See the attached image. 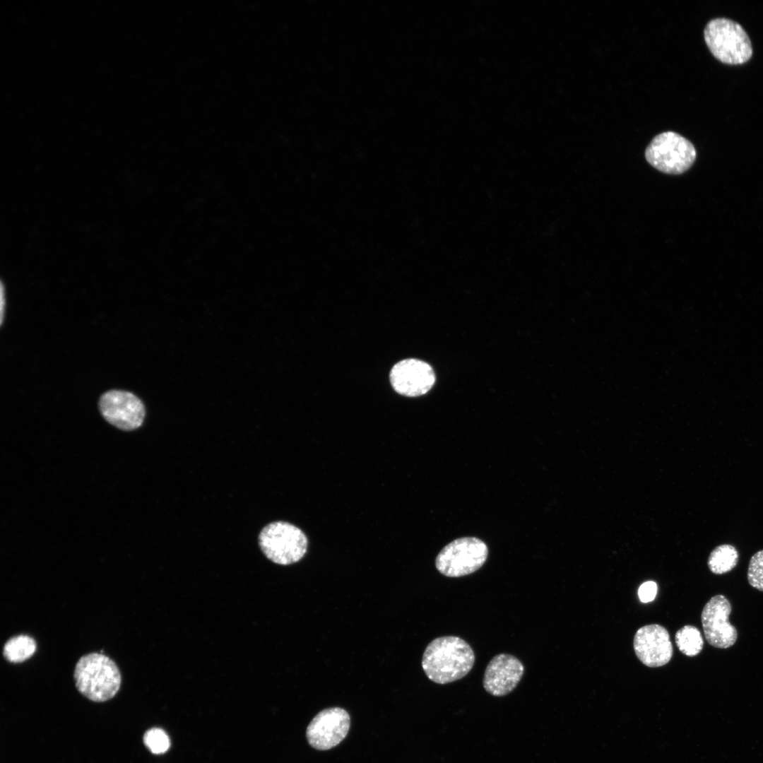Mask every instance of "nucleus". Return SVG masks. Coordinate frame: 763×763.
Instances as JSON below:
<instances>
[{"mask_svg":"<svg viewBox=\"0 0 763 763\" xmlns=\"http://www.w3.org/2000/svg\"><path fill=\"white\" fill-rule=\"evenodd\" d=\"M475 654L463 639L444 636L434 639L426 647L422 667L427 677L437 684H447L466 676L472 669Z\"/></svg>","mask_w":763,"mask_h":763,"instance_id":"obj_1","label":"nucleus"},{"mask_svg":"<svg viewBox=\"0 0 763 763\" xmlns=\"http://www.w3.org/2000/svg\"><path fill=\"white\" fill-rule=\"evenodd\" d=\"M73 679L78 691L97 702L113 698L118 692L122 675L117 663L109 656L97 652L82 656L77 661Z\"/></svg>","mask_w":763,"mask_h":763,"instance_id":"obj_2","label":"nucleus"},{"mask_svg":"<svg viewBox=\"0 0 763 763\" xmlns=\"http://www.w3.org/2000/svg\"><path fill=\"white\" fill-rule=\"evenodd\" d=\"M706 44L711 54L722 63L742 64L752 55V44L743 27L731 19L718 18L710 20L704 31Z\"/></svg>","mask_w":763,"mask_h":763,"instance_id":"obj_3","label":"nucleus"},{"mask_svg":"<svg viewBox=\"0 0 763 763\" xmlns=\"http://www.w3.org/2000/svg\"><path fill=\"white\" fill-rule=\"evenodd\" d=\"M259 544L268 560L278 564L288 565L304 556L308 540L303 531L293 524L275 521L261 530Z\"/></svg>","mask_w":763,"mask_h":763,"instance_id":"obj_4","label":"nucleus"},{"mask_svg":"<svg viewBox=\"0 0 763 763\" xmlns=\"http://www.w3.org/2000/svg\"><path fill=\"white\" fill-rule=\"evenodd\" d=\"M696 156L693 144L673 131L656 136L645 150L647 162L658 171L669 175L686 172L694 163Z\"/></svg>","mask_w":763,"mask_h":763,"instance_id":"obj_5","label":"nucleus"},{"mask_svg":"<svg viewBox=\"0 0 763 763\" xmlns=\"http://www.w3.org/2000/svg\"><path fill=\"white\" fill-rule=\"evenodd\" d=\"M487 545L475 537L456 539L444 546L436 557L437 569L448 577L472 574L486 562Z\"/></svg>","mask_w":763,"mask_h":763,"instance_id":"obj_6","label":"nucleus"},{"mask_svg":"<svg viewBox=\"0 0 763 763\" xmlns=\"http://www.w3.org/2000/svg\"><path fill=\"white\" fill-rule=\"evenodd\" d=\"M99 410L103 418L117 428L125 431L138 428L145 418L142 401L134 394L110 390L100 398Z\"/></svg>","mask_w":763,"mask_h":763,"instance_id":"obj_7","label":"nucleus"},{"mask_svg":"<svg viewBox=\"0 0 763 763\" xmlns=\"http://www.w3.org/2000/svg\"><path fill=\"white\" fill-rule=\"evenodd\" d=\"M350 726L348 713L340 707H331L319 712L306 731L309 744L318 750H329L338 745L347 735Z\"/></svg>","mask_w":763,"mask_h":763,"instance_id":"obj_8","label":"nucleus"},{"mask_svg":"<svg viewBox=\"0 0 763 763\" xmlns=\"http://www.w3.org/2000/svg\"><path fill=\"white\" fill-rule=\"evenodd\" d=\"M731 605L723 595H716L706 603L701 615L707 642L718 649L732 646L738 638L736 628L729 622Z\"/></svg>","mask_w":763,"mask_h":763,"instance_id":"obj_9","label":"nucleus"},{"mask_svg":"<svg viewBox=\"0 0 763 763\" xmlns=\"http://www.w3.org/2000/svg\"><path fill=\"white\" fill-rule=\"evenodd\" d=\"M390 382L399 394L414 397L427 394L435 382V374L427 362L414 358L403 360L394 365Z\"/></svg>","mask_w":763,"mask_h":763,"instance_id":"obj_10","label":"nucleus"},{"mask_svg":"<svg viewBox=\"0 0 763 763\" xmlns=\"http://www.w3.org/2000/svg\"><path fill=\"white\" fill-rule=\"evenodd\" d=\"M633 646L638 659L648 667L663 666L673 656L670 634L664 627L658 624L640 627L634 637Z\"/></svg>","mask_w":763,"mask_h":763,"instance_id":"obj_11","label":"nucleus"},{"mask_svg":"<svg viewBox=\"0 0 763 763\" xmlns=\"http://www.w3.org/2000/svg\"><path fill=\"white\" fill-rule=\"evenodd\" d=\"M524 672V665L516 656L507 653L498 654L486 667L483 680V687L492 696H505L516 687Z\"/></svg>","mask_w":763,"mask_h":763,"instance_id":"obj_12","label":"nucleus"},{"mask_svg":"<svg viewBox=\"0 0 763 763\" xmlns=\"http://www.w3.org/2000/svg\"><path fill=\"white\" fill-rule=\"evenodd\" d=\"M37 643L32 637L18 634L8 639L3 648L4 658L13 663H22L36 651Z\"/></svg>","mask_w":763,"mask_h":763,"instance_id":"obj_13","label":"nucleus"},{"mask_svg":"<svg viewBox=\"0 0 763 763\" xmlns=\"http://www.w3.org/2000/svg\"><path fill=\"white\" fill-rule=\"evenodd\" d=\"M739 554L737 549L730 544H722L716 547L708 558V567L716 574H722L731 571L738 564Z\"/></svg>","mask_w":763,"mask_h":763,"instance_id":"obj_14","label":"nucleus"},{"mask_svg":"<svg viewBox=\"0 0 763 763\" xmlns=\"http://www.w3.org/2000/svg\"><path fill=\"white\" fill-rule=\"evenodd\" d=\"M675 641L679 650L687 656L698 655L704 646L699 629L692 625H685L677 631Z\"/></svg>","mask_w":763,"mask_h":763,"instance_id":"obj_15","label":"nucleus"},{"mask_svg":"<svg viewBox=\"0 0 763 763\" xmlns=\"http://www.w3.org/2000/svg\"><path fill=\"white\" fill-rule=\"evenodd\" d=\"M146 746L154 754L165 752L170 747V740L167 734L161 729L148 730L143 736Z\"/></svg>","mask_w":763,"mask_h":763,"instance_id":"obj_16","label":"nucleus"},{"mask_svg":"<svg viewBox=\"0 0 763 763\" xmlns=\"http://www.w3.org/2000/svg\"><path fill=\"white\" fill-rule=\"evenodd\" d=\"M747 580L753 588L763 591V550L752 556L747 569Z\"/></svg>","mask_w":763,"mask_h":763,"instance_id":"obj_17","label":"nucleus"},{"mask_svg":"<svg viewBox=\"0 0 763 763\" xmlns=\"http://www.w3.org/2000/svg\"><path fill=\"white\" fill-rule=\"evenodd\" d=\"M657 584L653 581L644 582L638 589V596L641 602L649 603L653 601L657 593Z\"/></svg>","mask_w":763,"mask_h":763,"instance_id":"obj_18","label":"nucleus"},{"mask_svg":"<svg viewBox=\"0 0 763 763\" xmlns=\"http://www.w3.org/2000/svg\"><path fill=\"white\" fill-rule=\"evenodd\" d=\"M4 304H5L4 289V286H3L2 283H1V300H0V312H1L0 322H1V325L2 324L3 321H4Z\"/></svg>","mask_w":763,"mask_h":763,"instance_id":"obj_19","label":"nucleus"}]
</instances>
